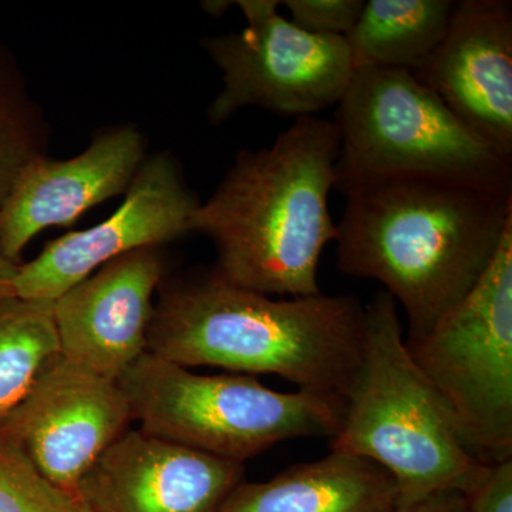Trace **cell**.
<instances>
[{
  "mask_svg": "<svg viewBox=\"0 0 512 512\" xmlns=\"http://www.w3.org/2000/svg\"><path fill=\"white\" fill-rule=\"evenodd\" d=\"M393 512H467V505L458 491H441L414 503L397 505Z\"/></svg>",
  "mask_w": 512,
  "mask_h": 512,
  "instance_id": "7402d4cb",
  "label": "cell"
},
{
  "mask_svg": "<svg viewBox=\"0 0 512 512\" xmlns=\"http://www.w3.org/2000/svg\"><path fill=\"white\" fill-rule=\"evenodd\" d=\"M83 507H84V505H83ZM83 512H90V511H89V510H87V508H86V507H84V508H83Z\"/></svg>",
  "mask_w": 512,
  "mask_h": 512,
  "instance_id": "cb8c5ba5",
  "label": "cell"
},
{
  "mask_svg": "<svg viewBox=\"0 0 512 512\" xmlns=\"http://www.w3.org/2000/svg\"><path fill=\"white\" fill-rule=\"evenodd\" d=\"M158 248L128 252L53 302L64 359L117 382L148 352L153 295L163 279Z\"/></svg>",
  "mask_w": 512,
  "mask_h": 512,
  "instance_id": "7c38bea8",
  "label": "cell"
},
{
  "mask_svg": "<svg viewBox=\"0 0 512 512\" xmlns=\"http://www.w3.org/2000/svg\"><path fill=\"white\" fill-rule=\"evenodd\" d=\"M76 495L37 473L22 453L0 437V512H83Z\"/></svg>",
  "mask_w": 512,
  "mask_h": 512,
  "instance_id": "d6986e66",
  "label": "cell"
},
{
  "mask_svg": "<svg viewBox=\"0 0 512 512\" xmlns=\"http://www.w3.org/2000/svg\"><path fill=\"white\" fill-rule=\"evenodd\" d=\"M456 2L369 0L345 36L353 64L413 72L446 36Z\"/></svg>",
  "mask_w": 512,
  "mask_h": 512,
  "instance_id": "2e32d148",
  "label": "cell"
},
{
  "mask_svg": "<svg viewBox=\"0 0 512 512\" xmlns=\"http://www.w3.org/2000/svg\"><path fill=\"white\" fill-rule=\"evenodd\" d=\"M333 123L340 136L336 187L414 175L512 192V154L464 123L410 70L355 67Z\"/></svg>",
  "mask_w": 512,
  "mask_h": 512,
  "instance_id": "5b68a950",
  "label": "cell"
},
{
  "mask_svg": "<svg viewBox=\"0 0 512 512\" xmlns=\"http://www.w3.org/2000/svg\"><path fill=\"white\" fill-rule=\"evenodd\" d=\"M336 190L346 198L338 268L384 285L406 312L407 338L429 332L478 284L512 228V192L414 175Z\"/></svg>",
  "mask_w": 512,
  "mask_h": 512,
  "instance_id": "6da1fadb",
  "label": "cell"
},
{
  "mask_svg": "<svg viewBox=\"0 0 512 512\" xmlns=\"http://www.w3.org/2000/svg\"><path fill=\"white\" fill-rule=\"evenodd\" d=\"M340 136L333 121L299 117L271 147L241 151L191 232L214 241L222 279L262 295H319L323 249L338 237L329 210Z\"/></svg>",
  "mask_w": 512,
  "mask_h": 512,
  "instance_id": "3957f363",
  "label": "cell"
},
{
  "mask_svg": "<svg viewBox=\"0 0 512 512\" xmlns=\"http://www.w3.org/2000/svg\"><path fill=\"white\" fill-rule=\"evenodd\" d=\"M144 161L146 140L133 126L101 131L72 160L30 161L0 207V252L20 264L43 229L72 227L94 205L126 194Z\"/></svg>",
  "mask_w": 512,
  "mask_h": 512,
  "instance_id": "4fadbf2b",
  "label": "cell"
},
{
  "mask_svg": "<svg viewBox=\"0 0 512 512\" xmlns=\"http://www.w3.org/2000/svg\"><path fill=\"white\" fill-rule=\"evenodd\" d=\"M365 343V305L355 296L278 301L229 284L215 271L165 286L148 329V352L167 362L281 376L343 407Z\"/></svg>",
  "mask_w": 512,
  "mask_h": 512,
  "instance_id": "7a4b0ae2",
  "label": "cell"
},
{
  "mask_svg": "<svg viewBox=\"0 0 512 512\" xmlns=\"http://www.w3.org/2000/svg\"><path fill=\"white\" fill-rule=\"evenodd\" d=\"M234 5L247 28L202 40L224 83L208 107L211 124L251 106L299 119L339 103L355 70L345 37L305 32L279 15L278 0Z\"/></svg>",
  "mask_w": 512,
  "mask_h": 512,
  "instance_id": "ba28073f",
  "label": "cell"
},
{
  "mask_svg": "<svg viewBox=\"0 0 512 512\" xmlns=\"http://www.w3.org/2000/svg\"><path fill=\"white\" fill-rule=\"evenodd\" d=\"M406 348L467 450L512 460V228L478 284Z\"/></svg>",
  "mask_w": 512,
  "mask_h": 512,
  "instance_id": "52a82bcc",
  "label": "cell"
},
{
  "mask_svg": "<svg viewBox=\"0 0 512 512\" xmlns=\"http://www.w3.org/2000/svg\"><path fill=\"white\" fill-rule=\"evenodd\" d=\"M291 22L319 36L348 35L362 13L363 0H286Z\"/></svg>",
  "mask_w": 512,
  "mask_h": 512,
  "instance_id": "ffe728a7",
  "label": "cell"
},
{
  "mask_svg": "<svg viewBox=\"0 0 512 512\" xmlns=\"http://www.w3.org/2000/svg\"><path fill=\"white\" fill-rule=\"evenodd\" d=\"M49 128L25 76L13 56L0 46V207L23 168L46 156Z\"/></svg>",
  "mask_w": 512,
  "mask_h": 512,
  "instance_id": "ac0fdd59",
  "label": "cell"
},
{
  "mask_svg": "<svg viewBox=\"0 0 512 512\" xmlns=\"http://www.w3.org/2000/svg\"><path fill=\"white\" fill-rule=\"evenodd\" d=\"M365 356L332 450L383 467L397 505L441 491L463 493L484 463L458 437L439 396L413 362L397 303L386 291L365 305Z\"/></svg>",
  "mask_w": 512,
  "mask_h": 512,
  "instance_id": "277c9868",
  "label": "cell"
},
{
  "mask_svg": "<svg viewBox=\"0 0 512 512\" xmlns=\"http://www.w3.org/2000/svg\"><path fill=\"white\" fill-rule=\"evenodd\" d=\"M60 356L53 302L0 301V421Z\"/></svg>",
  "mask_w": 512,
  "mask_h": 512,
  "instance_id": "e0dca14e",
  "label": "cell"
},
{
  "mask_svg": "<svg viewBox=\"0 0 512 512\" xmlns=\"http://www.w3.org/2000/svg\"><path fill=\"white\" fill-rule=\"evenodd\" d=\"M461 494L467 512H512V460L484 464Z\"/></svg>",
  "mask_w": 512,
  "mask_h": 512,
  "instance_id": "44dd1931",
  "label": "cell"
},
{
  "mask_svg": "<svg viewBox=\"0 0 512 512\" xmlns=\"http://www.w3.org/2000/svg\"><path fill=\"white\" fill-rule=\"evenodd\" d=\"M198 205L173 157L146 158L117 211L92 228L55 239L33 261L20 264L13 292L22 299L55 302L107 262L190 234Z\"/></svg>",
  "mask_w": 512,
  "mask_h": 512,
  "instance_id": "30bf717a",
  "label": "cell"
},
{
  "mask_svg": "<svg viewBox=\"0 0 512 512\" xmlns=\"http://www.w3.org/2000/svg\"><path fill=\"white\" fill-rule=\"evenodd\" d=\"M0 252V301L15 296L13 292V279H15L18 266Z\"/></svg>",
  "mask_w": 512,
  "mask_h": 512,
  "instance_id": "603a6c76",
  "label": "cell"
},
{
  "mask_svg": "<svg viewBox=\"0 0 512 512\" xmlns=\"http://www.w3.org/2000/svg\"><path fill=\"white\" fill-rule=\"evenodd\" d=\"M131 420L119 383L60 356L0 421V437L50 484L77 497L84 474Z\"/></svg>",
  "mask_w": 512,
  "mask_h": 512,
  "instance_id": "9c48e42d",
  "label": "cell"
},
{
  "mask_svg": "<svg viewBox=\"0 0 512 512\" xmlns=\"http://www.w3.org/2000/svg\"><path fill=\"white\" fill-rule=\"evenodd\" d=\"M393 477L366 458L332 450L264 483L238 484L218 512H393Z\"/></svg>",
  "mask_w": 512,
  "mask_h": 512,
  "instance_id": "9a60e30c",
  "label": "cell"
},
{
  "mask_svg": "<svg viewBox=\"0 0 512 512\" xmlns=\"http://www.w3.org/2000/svg\"><path fill=\"white\" fill-rule=\"evenodd\" d=\"M244 464L127 430L80 481L90 512H218Z\"/></svg>",
  "mask_w": 512,
  "mask_h": 512,
  "instance_id": "8fae6325",
  "label": "cell"
},
{
  "mask_svg": "<svg viewBox=\"0 0 512 512\" xmlns=\"http://www.w3.org/2000/svg\"><path fill=\"white\" fill-rule=\"evenodd\" d=\"M413 73L464 123L512 154L511 2H456L443 42Z\"/></svg>",
  "mask_w": 512,
  "mask_h": 512,
  "instance_id": "5bb4252c",
  "label": "cell"
},
{
  "mask_svg": "<svg viewBox=\"0 0 512 512\" xmlns=\"http://www.w3.org/2000/svg\"><path fill=\"white\" fill-rule=\"evenodd\" d=\"M117 383L141 430L242 464L282 441L335 436L345 410L301 390L276 392L255 376L198 375L150 352Z\"/></svg>",
  "mask_w": 512,
  "mask_h": 512,
  "instance_id": "8992f818",
  "label": "cell"
}]
</instances>
